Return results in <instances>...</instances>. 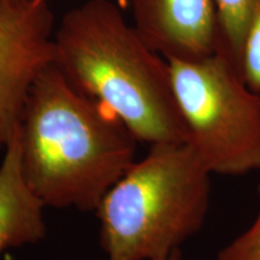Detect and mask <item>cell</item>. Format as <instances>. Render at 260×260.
I'll return each mask as SVG.
<instances>
[{
  "mask_svg": "<svg viewBox=\"0 0 260 260\" xmlns=\"http://www.w3.org/2000/svg\"><path fill=\"white\" fill-rule=\"evenodd\" d=\"M18 133L24 178L46 207L95 212L135 162L134 135L56 64L32 84Z\"/></svg>",
  "mask_w": 260,
  "mask_h": 260,
  "instance_id": "obj_1",
  "label": "cell"
},
{
  "mask_svg": "<svg viewBox=\"0 0 260 260\" xmlns=\"http://www.w3.org/2000/svg\"><path fill=\"white\" fill-rule=\"evenodd\" d=\"M56 61L79 92L109 109L138 141H188L169 61L149 48L112 0H87L61 17Z\"/></svg>",
  "mask_w": 260,
  "mask_h": 260,
  "instance_id": "obj_2",
  "label": "cell"
},
{
  "mask_svg": "<svg viewBox=\"0 0 260 260\" xmlns=\"http://www.w3.org/2000/svg\"><path fill=\"white\" fill-rule=\"evenodd\" d=\"M211 172L188 142L152 145L95 211L107 260H157L203 228Z\"/></svg>",
  "mask_w": 260,
  "mask_h": 260,
  "instance_id": "obj_3",
  "label": "cell"
},
{
  "mask_svg": "<svg viewBox=\"0 0 260 260\" xmlns=\"http://www.w3.org/2000/svg\"><path fill=\"white\" fill-rule=\"evenodd\" d=\"M168 61L187 142L207 170L224 176L260 171V93L219 52Z\"/></svg>",
  "mask_w": 260,
  "mask_h": 260,
  "instance_id": "obj_4",
  "label": "cell"
},
{
  "mask_svg": "<svg viewBox=\"0 0 260 260\" xmlns=\"http://www.w3.org/2000/svg\"><path fill=\"white\" fill-rule=\"evenodd\" d=\"M50 0L0 2V151L21 122L32 84L56 61Z\"/></svg>",
  "mask_w": 260,
  "mask_h": 260,
  "instance_id": "obj_5",
  "label": "cell"
},
{
  "mask_svg": "<svg viewBox=\"0 0 260 260\" xmlns=\"http://www.w3.org/2000/svg\"><path fill=\"white\" fill-rule=\"evenodd\" d=\"M139 37L167 60L209 57L218 46L214 0H128Z\"/></svg>",
  "mask_w": 260,
  "mask_h": 260,
  "instance_id": "obj_6",
  "label": "cell"
},
{
  "mask_svg": "<svg viewBox=\"0 0 260 260\" xmlns=\"http://www.w3.org/2000/svg\"><path fill=\"white\" fill-rule=\"evenodd\" d=\"M0 164V254L9 248L35 245L46 237L45 204L22 170L18 126L4 148Z\"/></svg>",
  "mask_w": 260,
  "mask_h": 260,
  "instance_id": "obj_7",
  "label": "cell"
},
{
  "mask_svg": "<svg viewBox=\"0 0 260 260\" xmlns=\"http://www.w3.org/2000/svg\"><path fill=\"white\" fill-rule=\"evenodd\" d=\"M218 19L217 51L241 74V58L247 30L260 9V0H214ZM242 76V75H241Z\"/></svg>",
  "mask_w": 260,
  "mask_h": 260,
  "instance_id": "obj_8",
  "label": "cell"
},
{
  "mask_svg": "<svg viewBox=\"0 0 260 260\" xmlns=\"http://www.w3.org/2000/svg\"><path fill=\"white\" fill-rule=\"evenodd\" d=\"M241 75L247 86L260 93V9L247 30L241 58Z\"/></svg>",
  "mask_w": 260,
  "mask_h": 260,
  "instance_id": "obj_9",
  "label": "cell"
},
{
  "mask_svg": "<svg viewBox=\"0 0 260 260\" xmlns=\"http://www.w3.org/2000/svg\"><path fill=\"white\" fill-rule=\"evenodd\" d=\"M259 211L248 230L224 247L217 260H260V184L258 186Z\"/></svg>",
  "mask_w": 260,
  "mask_h": 260,
  "instance_id": "obj_10",
  "label": "cell"
},
{
  "mask_svg": "<svg viewBox=\"0 0 260 260\" xmlns=\"http://www.w3.org/2000/svg\"><path fill=\"white\" fill-rule=\"evenodd\" d=\"M181 259V252L180 249H177V251L172 252L170 255L167 256V258H161V259H157V260H180Z\"/></svg>",
  "mask_w": 260,
  "mask_h": 260,
  "instance_id": "obj_11",
  "label": "cell"
},
{
  "mask_svg": "<svg viewBox=\"0 0 260 260\" xmlns=\"http://www.w3.org/2000/svg\"><path fill=\"white\" fill-rule=\"evenodd\" d=\"M3 3H19V2H27V0H0Z\"/></svg>",
  "mask_w": 260,
  "mask_h": 260,
  "instance_id": "obj_12",
  "label": "cell"
}]
</instances>
